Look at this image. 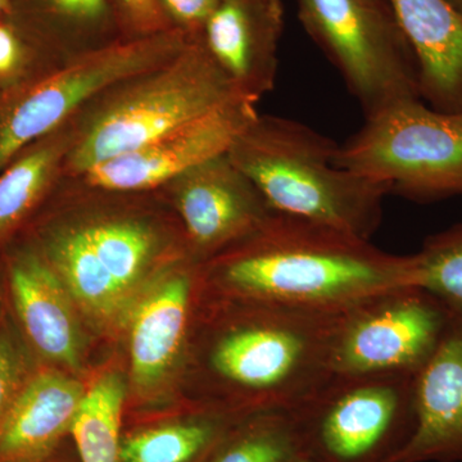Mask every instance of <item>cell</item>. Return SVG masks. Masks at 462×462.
I'll list each match as a JSON object with an SVG mask.
<instances>
[{"label":"cell","instance_id":"obj_1","mask_svg":"<svg viewBox=\"0 0 462 462\" xmlns=\"http://www.w3.org/2000/svg\"><path fill=\"white\" fill-rule=\"evenodd\" d=\"M209 263L212 284L226 296L306 311H349L419 281L416 254H388L370 239L276 212Z\"/></svg>","mask_w":462,"mask_h":462},{"label":"cell","instance_id":"obj_2","mask_svg":"<svg viewBox=\"0 0 462 462\" xmlns=\"http://www.w3.org/2000/svg\"><path fill=\"white\" fill-rule=\"evenodd\" d=\"M239 300L245 311L209 338L207 373L254 413L294 411L333 375L331 356L346 311Z\"/></svg>","mask_w":462,"mask_h":462},{"label":"cell","instance_id":"obj_3","mask_svg":"<svg viewBox=\"0 0 462 462\" xmlns=\"http://www.w3.org/2000/svg\"><path fill=\"white\" fill-rule=\"evenodd\" d=\"M338 147L300 121L258 114L227 154L276 214L370 239L391 189L337 166Z\"/></svg>","mask_w":462,"mask_h":462},{"label":"cell","instance_id":"obj_4","mask_svg":"<svg viewBox=\"0 0 462 462\" xmlns=\"http://www.w3.org/2000/svg\"><path fill=\"white\" fill-rule=\"evenodd\" d=\"M239 98L245 97L202 39L191 41L162 65L102 91L71 118L63 176L81 175Z\"/></svg>","mask_w":462,"mask_h":462},{"label":"cell","instance_id":"obj_5","mask_svg":"<svg viewBox=\"0 0 462 462\" xmlns=\"http://www.w3.org/2000/svg\"><path fill=\"white\" fill-rule=\"evenodd\" d=\"M336 165L415 202L462 197V111L422 99L389 106L339 144Z\"/></svg>","mask_w":462,"mask_h":462},{"label":"cell","instance_id":"obj_6","mask_svg":"<svg viewBox=\"0 0 462 462\" xmlns=\"http://www.w3.org/2000/svg\"><path fill=\"white\" fill-rule=\"evenodd\" d=\"M310 38L342 76L365 117L421 99L415 56L387 0H294Z\"/></svg>","mask_w":462,"mask_h":462},{"label":"cell","instance_id":"obj_7","mask_svg":"<svg viewBox=\"0 0 462 462\" xmlns=\"http://www.w3.org/2000/svg\"><path fill=\"white\" fill-rule=\"evenodd\" d=\"M291 415L319 462H392L415 430V376L333 374Z\"/></svg>","mask_w":462,"mask_h":462},{"label":"cell","instance_id":"obj_8","mask_svg":"<svg viewBox=\"0 0 462 462\" xmlns=\"http://www.w3.org/2000/svg\"><path fill=\"white\" fill-rule=\"evenodd\" d=\"M191 41L180 30L120 41L76 57L38 80L0 97V171L33 142L62 126L112 85L180 53Z\"/></svg>","mask_w":462,"mask_h":462},{"label":"cell","instance_id":"obj_9","mask_svg":"<svg viewBox=\"0 0 462 462\" xmlns=\"http://www.w3.org/2000/svg\"><path fill=\"white\" fill-rule=\"evenodd\" d=\"M454 314L420 287L380 294L346 311L331 356L334 375H412L445 339Z\"/></svg>","mask_w":462,"mask_h":462},{"label":"cell","instance_id":"obj_10","mask_svg":"<svg viewBox=\"0 0 462 462\" xmlns=\"http://www.w3.org/2000/svg\"><path fill=\"white\" fill-rule=\"evenodd\" d=\"M157 190L175 209L188 247L207 260L247 238L273 214L227 153L209 158Z\"/></svg>","mask_w":462,"mask_h":462},{"label":"cell","instance_id":"obj_11","mask_svg":"<svg viewBox=\"0 0 462 462\" xmlns=\"http://www.w3.org/2000/svg\"><path fill=\"white\" fill-rule=\"evenodd\" d=\"M258 114L257 103L245 98L233 100L142 147L105 161L81 175L67 178H76L100 189H160L194 166L227 153L239 134Z\"/></svg>","mask_w":462,"mask_h":462},{"label":"cell","instance_id":"obj_12","mask_svg":"<svg viewBox=\"0 0 462 462\" xmlns=\"http://www.w3.org/2000/svg\"><path fill=\"white\" fill-rule=\"evenodd\" d=\"M0 260L12 320L36 358L80 370L83 331L74 300L53 267L25 233L0 252Z\"/></svg>","mask_w":462,"mask_h":462},{"label":"cell","instance_id":"obj_13","mask_svg":"<svg viewBox=\"0 0 462 462\" xmlns=\"http://www.w3.org/2000/svg\"><path fill=\"white\" fill-rule=\"evenodd\" d=\"M282 29V0H220L202 42L236 90L258 103L275 88Z\"/></svg>","mask_w":462,"mask_h":462},{"label":"cell","instance_id":"obj_14","mask_svg":"<svg viewBox=\"0 0 462 462\" xmlns=\"http://www.w3.org/2000/svg\"><path fill=\"white\" fill-rule=\"evenodd\" d=\"M415 430L392 462H462V319L415 375Z\"/></svg>","mask_w":462,"mask_h":462},{"label":"cell","instance_id":"obj_15","mask_svg":"<svg viewBox=\"0 0 462 462\" xmlns=\"http://www.w3.org/2000/svg\"><path fill=\"white\" fill-rule=\"evenodd\" d=\"M415 56L420 98L462 111V14L447 0H387Z\"/></svg>","mask_w":462,"mask_h":462},{"label":"cell","instance_id":"obj_16","mask_svg":"<svg viewBox=\"0 0 462 462\" xmlns=\"http://www.w3.org/2000/svg\"><path fill=\"white\" fill-rule=\"evenodd\" d=\"M87 393L79 380L42 366L0 425V462H44L71 431Z\"/></svg>","mask_w":462,"mask_h":462},{"label":"cell","instance_id":"obj_17","mask_svg":"<svg viewBox=\"0 0 462 462\" xmlns=\"http://www.w3.org/2000/svg\"><path fill=\"white\" fill-rule=\"evenodd\" d=\"M134 305L130 361L136 387L149 391L178 360L189 322L193 278L187 270L167 272Z\"/></svg>","mask_w":462,"mask_h":462},{"label":"cell","instance_id":"obj_18","mask_svg":"<svg viewBox=\"0 0 462 462\" xmlns=\"http://www.w3.org/2000/svg\"><path fill=\"white\" fill-rule=\"evenodd\" d=\"M78 233L91 254L129 297L173 252L171 238L162 225L136 211L89 212L60 217Z\"/></svg>","mask_w":462,"mask_h":462},{"label":"cell","instance_id":"obj_19","mask_svg":"<svg viewBox=\"0 0 462 462\" xmlns=\"http://www.w3.org/2000/svg\"><path fill=\"white\" fill-rule=\"evenodd\" d=\"M7 20L57 66L123 41L109 0H9Z\"/></svg>","mask_w":462,"mask_h":462},{"label":"cell","instance_id":"obj_20","mask_svg":"<svg viewBox=\"0 0 462 462\" xmlns=\"http://www.w3.org/2000/svg\"><path fill=\"white\" fill-rule=\"evenodd\" d=\"M72 136L69 118L20 152L0 171V252L30 226L56 189Z\"/></svg>","mask_w":462,"mask_h":462},{"label":"cell","instance_id":"obj_21","mask_svg":"<svg viewBox=\"0 0 462 462\" xmlns=\"http://www.w3.org/2000/svg\"><path fill=\"white\" fill-rule=\"evenodd\" d=\"M126 383L118 373L100 376L87 391L71 433L83 462H121V415Z\"/></svg>","mask_w":462,"mask_h":462},{"label":"cell","instance_id":"obj_22","mask_svg":"<svg viewBox=\"0 0 462 462\" xmlns=\"http://www.w3.org/2000/svg\"><path fill=\"white\" fill-rule=\"evenodd\" d=\"M302 452L291 412L254 413L233 436L223 438L208 462H291Z\"/></svg>","mask_w":462,"mask_h":462},{"label":"cell","instance_id":"obj_23","mask_svg":"<svg viewBox=\"0 0 462 462\" xmlns=\"http://www.w3.org/2000/svg\"><path fill=\"white\" fill-rule=\"evenodd\" d=\"M223 434V424L215 418L141 431L124 440L121 462H193L214 449Z\"/></svg>","mask_w":462,"mask_h":462},{"label":"cell","instance_id":"obj_24","mask_svg":"<svg viewBox=\"0 0 462 462\" xmlns=\"http://www.w3.org/2000/svg\"><path fill=\"white\" fill-rule=\"evenodd\" d=\"M415 254L418 287L430 291L462 319V224L430 236Z\"/></svg>","mask_w":462,"mask_h":462},{"label":"cell","instance_id":"obj_25","mask_svg":"<svg viewBox=\"0 0 462 462\" xmlns=\"http://www.w3.org/2000/svg\"><path fill=\"white\" fill-rule=\"evenodd\" d=\"M57 67L11 21L0 20V97L26 87Z\"/></svg>","mask_w":462,"mask_h":462},{"label":"cell","instance_id":"obj_26","mask_svg":"<svg viewBox=\"0 0 462 462\" xmlns=\"http://www.w3.org/2000/svg\"><path fill=\"white\" fill-rule=\"evenodd\" d=\"M39 367L38 358L7 314L0 325V425Z\"/></svg>","mask_w":462,"mask_h":462},{"label":"cell","instance_id":"obj_27","mask_svg":"<svg viewBox=\"0 0 462 462\" xmlns=\"http://www.w3.org/2000/svg\"><path fill=\"white\" fill-rule=\"evenodd\" d=\"M109 2L123 41H138L173 30L158 0Z\"/></svg>","mask_w":462,"mask_h":462},{"label":"cell","instance_id":"obj_28","mask_svg":"<svg viewBox=\"0 0 462 462\" xmlns=\"http://www.w3.org/2000/svg\"><path fill=\"white\" fill-rule=\"evenodd\" d=\"M172 29L202 39L203 29L220 0H158Z\"/></svg>","mask_w":462,"mask_h":462},{"label":"cell","instance_id":"obj_29","mask_svg":"<svg viewBox=\"0 0 462 462\" xmlns=\"http://www.w3.org/2000/svg\"><path fill=\"white\" fill-rule=\"evenodd\" d=\"M7 298H5V273H3L2 260H0V325L7 316Z\"/></svg>","mask_w":462,"mask_h":462},{"label":"cell","instance_id":"obj_30","mask_svg":"<svg viewBox=\"0 0 462 462\" xmlns=\"http://www.w3.org/2000/svg\"><path fill=\"white\" fill-rule=\"evenodd\" d=\"M9 8H11L9 0H0V20H5V18L8 17Z\"/></svg>","mask_w":462,"mask_h":462},{"label":"cell","instance_id":"obj_31","mask_svg":"<svg viewBox=\"0 0 462 462\" xmlns=\"http://www.w3.org/2000/svg\"><path fill=\"white\" fill-rule=\"evenodd\" d=\"M291 462H319L318 460H315L314 457H311V456L303 454V452H300V455L297 456L296 458H293Z\"/></svg>","mask_w":462,"mask_h":462},{"label":"cell","instance_id":"obj_32","mask_svg":"<svg viewBox=\"0 0 462 462\" xmlns=\"http://www.w3.org/2000/svg\"><path fill=\"white\" fill-rule=\"evenodd\" d=\"M447 2L462 14V0H447Z\"/></svg>","mask_w":462,"mask_h":462}]
</instances>
